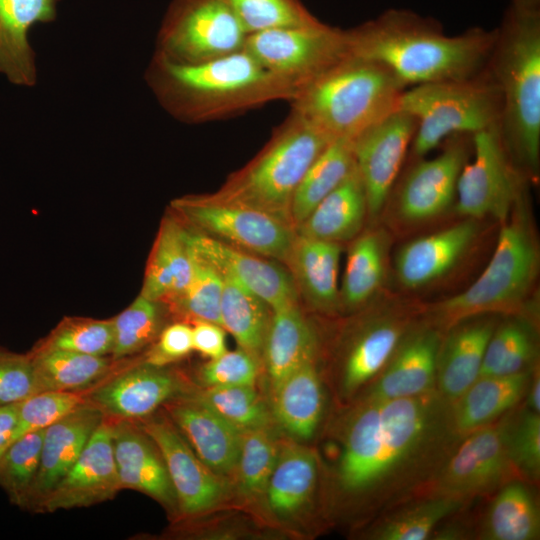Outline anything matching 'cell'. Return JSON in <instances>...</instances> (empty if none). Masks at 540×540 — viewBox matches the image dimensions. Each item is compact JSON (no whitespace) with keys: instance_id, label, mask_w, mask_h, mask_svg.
<instances>
[{"instance_id":"1","label":"cell","mask_w":540,"mask_h":540,"mask_svg":"<svg viewBox=\"0 0 540 540\" xmlns=\"http://www.w3.org/2000/svg\"><path fill=\"white\" fill-rule=\"evenodd\" d=\"M449 404L436 389L408 398L363 399L346 430L336 472L340 490L384 499L420 475L453 433Z\"/></svg>"},{"instance_id":"2","label":"cell","mask_w":540,"mask_h":540,"mask_svg":"<svg viewBox=\"0 0 540 540\" xmlns=\"http://www.w3.org/2000/svg\"><path fill=\"white\" fill-rule=\"evenodd\" d=\"M346 35L349 55L385 66L407 88L479 74L488 62L496 29L474 27L448 36L433 19L390 9L346 30Z\"/></svg>"},{"instance_id":"3","label":"cell","mask_w":540,"mask_h":540,"mask_svg":"<svg viewBox=\"0 0 540 540\" xmlns=\"http://www.w3.org/2000/svg\"><path fill=\"white\" fill-rule=\"evenodd\" d=\"M145 79L160 105L185 123L223 118L275 100L292 101L297 93L245 48L196 64L154 53Z\"/></svg>"},{"instance_id":"4","label":"cell","mask_w":540,"mask_h":540,"mask_svg":"<svg viewBox=\"0 0 540 540\" xmlns=\"http://www.w3.org/2000/svg\"><path fill=\"white\" fill-rule=\"evenodd\" d=\"M486 69L501 95L499 133L507 154L536 175L540 159V12L510 6L496 28Z\"/></svg>"},{"instance_id":"5","label":"cell","mask_w":540,"mask_h":540,"mask_svg":"<svg viewBox=\"0 0 540 540\" xmlns=\"http://www.w3.org/2000/svg\"><path fill=\"white\" fill-rule=\"evenodd\" d=\"M405 85L385 66L349 55L302 86L292 111L332 139H354L398 109Z\"/></svg>"},{"instance_id":"6","label":"cell","mask_w":540,"mask_h":540,"mask_svg":"<svg viewBox=\"0 0 540 540\" xmlns=\"http://www.w3.org/2000/svg\"><path fill=\"white\" fill-rule=\"evenodd\" d=\"M332 140L292 111L263 150L210 196L260 210L293 226L290 206L294 193Z\"/></svg>"},{"instance_id":"7","label":"cell","mask_w":540,"mask_h":540,"mask_svg":"<svg viewBox=\"0 0 540 540\" xmlns=\"http://www.w3.org/2000/svg\"><path fill=\"white\" fill-rule=\"evenodd\" d=\"M519 200L504 221L493 255L480 276L467 289L431 309L443 327L452 328L485 313L513 311L526 298L536 280L538 250Z\"/></svg>"},{"instance_id":"8","label":"cell","mask_w":540,"mask_h":540,"mask_svg":"<svg viewBox=\"0 0 540 540\" xmlns=\"http://www.w3.org/2000/svg\"><path fill=\"white\" fill-rule=\"evenodd\" d=\"M398 108L416 119L411 150L422 158L450 136L499 127L501 95L485 66L469 78L405 89Z\"/></svg>"},{"instance_id":"9","label":"cell","mask_w":540,"mask_h":540,"mask_svg":"<svg viewBox=\"0 0 540 540\" xmlns=\"http://www.w3.org/2000/svg\"><path fill=\"white\" fill-rule=\"evenodd\" d=\"M247 36L227 0H173L154 53L196 64L243 50Z\"/></svg>"},{"instance_id":"10","label":"cell","mask_w":540,"mask_h":540,"mask_svg":"<svg viewBox=\"0 0 540 540\" xmlns=\"http://www.w3.org/2000/svg\"><path fill=\"white\" fill-rule=\"evenodd\" d=\"M244 48L269 71L294 85L297 92L349 56L346 30L321 21L248 34Z\"/></svg>"},{"instance_id":"11","label":"cell","mask_w":540,"mask_h":540,"mask_svg":"<svg viewBox=\"0 0 540 540\" xmlns=\"http://www.w3.org/2000/svg\"><path fill=\"white\" fill-rule=\"evenodd\" d=\"M173 207L213 238L288 263L295 228L257 209L217 200L210 195L177 199Z\"/></svg>"},{"instance_id":"12","label":"cell","mask_w":540,"mask_h":540,"mask_svg":"<svg viewBox=\"0 0 540 540\" xmlns=\"http://www.w3.org/2000/svg\"><path fill=\"white\" fill-rule=\"evenodd\" d=\"M473 160L456 185V209L470 219L493 216L505 221L520 198V174L502 143L499 127L472 135Z\"/></svg>"},{"instance_id":"13","label":"cell","mask_w":540,"mask_h":540,"mask_svg":"<svg viewBox=\"0 0 540 540\" xmlns=\"http://www.w3.org/2000/svg\"><path fill=\"white\" fill-rule=\"evenodd\" d=\"M463 438L441 467L432 485V496L466 500L519 477L508 451L507 418Z\"/></svg>"},{"instance_id":"14","label":"cell","mask_w":540,"mask_h":540,"mask_svg":"<svg viewBox=\"0 0 540 540\" xmlns=\"http://www.w3.org/2000/svg\"><path fill=\"white\" fill-rule=\"evenodd\" d=\"M191 391L175 372L142 362L130 367H117L84 393L86 403L104 417L137 421Z\"/></svg>"},{"instance_id":"15","label":"cell","mask_w":540,"mask_h":540,"mask_svg":"<svg viewBox=\"0 0 540 540\" xmlns=\"http://www.w3.org/2000/svg\"><path fill=\"white\" fill-rule=\"evenodd\" d=\"M159 448L171 480L178 515L196 516L222 503L228 493L226 478L213 472L194 453L166 414L136 421Z\"/></svg>"},{"instance_id":"16","label":"cell","mask_w":540,"mask_h":540,"mask_svg":"<svg viewBox=\"0 0 540 540\" xmlns=\"http://www.w3.org/2000/svg\"><path fill=\"white\" fill-rule=\"evenodd\" d=\"M416 125L412 115L398 108L353 139L354 162L372 216L381 211L392 190Z\"/></svg>"},{"instance_id":"17","label":"cell","mask_w":540,"mask_h":540,"mask_svg":"<svg viewBox=\"0 0 540 540\" xmlns=\"http://www.w3.org/2000/svg\"><path fill=\"white\" fill-rule=\"evenodd\" d=\"M121 490L112 444V419L103 417L81 454L44 499L38 513L89 507Z\"/></svg>"},{"instance_id":"18","label":"cell","mask_w":540,"mask_h":540,"mask_svg":"<svg viewBox=\"0 0 540 540\" xmlns=\"http://www.w3.org/2000/svg\"><path fill=\"white\" fill-rule=\"evenodd\" d=\"M163 408L166 416L204 464L224 478L235 474L242 436L239 429L192 391L168 401Z\"/></svg>"},{"instance_id":"19","label":"cell","mask_w":540,"mask_h":540,"mask_svg":"<svg viewBox=\"0 0 540 540\" xmlns=\"http://www.w3.org/2000/svg\"><path fill=\"white\" fill-rule=\"evenodd\" d=\"M472 135L449 137L444 150L432 159H422L405 177L398 198L399 212L411 221L433 218L455 199L459 174L468 158L467 139Z\"/></svg>"},{"instance_id":"20","label":"cell","mask_w":540,"mask_h":540,"mask_svg":"<svg viewBox=\"0 0 540 540\" xmlns=\"http://www.w3.org/2000/svg\"><path fill=\"white\" fill-rule=\"evenodd\" d=\"M112 444L121 490L144 493L172 515H178L175 492L163 456L139 424L112 419Z\"/></svg>"},{"instance_id":"21","label":"cell","mask_w":540,"mask_h":540,"mask_svg":"<svg viewBox=\"0 0 540 540\" xmlns=\"http://www.w3.org/2000/svg\"><path fill=\"white\" fill-rule=\"evenodd\" d=\"M189 241L197 255L257 295L271 310L296 302L294 280L279 265L206 234L189 232Z\"/></svg>"},{"instance_id":"22","label":"cell","mask_w":540,"mask_h":540,"mask_svg":"<svg viewBox=\"0 0 540 540\" xmlns=\"http://www.w3.org/2000/svg\"><path fill=\"white\" fill-rule=\"evenodd\" d=\"M102 413L84 404L45 429L40 466L23 509L39 507L75 463L103 419Z\"/></svg>"},{"instance_id":"23","label":"cell","mask_w":540,"mask_h":540,"mask_svg":"<svg viewBox=\"0 0 540 540\" xmlns=\"http://www.w3.org/2000/svg\"><path fill=\"white\" fill-rule=\"evenodd\" d=\"M439 336L420 330L401 341L364 400L408 398L435 389Z\"/></svg>"},{"instance_id":"24","label":"cell","mask_w":540,"mask_h":540,"mask_svg":"<svg viewBox=\"0 0 540 540\" xmlns=\"http://www.w3.org/2000/svg\"><path fill=\"white\" fill-rule=\"evenodd\" d=\"M56 0H0V73L12 84L37 83L36 54L30 45V28L55 20Z\"/></svg>"},{"instance_id":"25","label":"cell","mask_w":540,"mask_h":540,"mask_svg":"<svg viewBox=\"0 0 540 540\" xmlns=\"http://www.w3.org/2000/svg\"><path fill=\"white\" fill-rule=\"evenodd\" d=\"M470 218L407 243L397 254L396 273L406 288H419L445 275L469 250L477 235Z\"/></svg>"},{"instance_id":"26","label":"cell","mask_w":540,"mask_h":540,"mask_svg":"<svg viewBox=\"0 0 540 540\" xmlns=\"http://www.w3.org/2000/svg\"><path fill=\"white\" fill-rule=\"evenodd\" d=\"M531 373L479 376L451 403L450 422L455 436L464 437L495 422L526 394Z\"/></svg>"},{"instance_id":"27","label":"cell","mask_w":540,"mask_h":540,"mask_svg":"<svg viewBox=\"0 0 540 540\" xmlns=\"http://www.w3.org/2000/svg\"><path fill=\"white\" fill-rule=\"evenodd\" d=\"M441 348L436 366L439 393L454 402L479 377L487 343L494 331L490 321L457 324Z\"/></svg>"},{"instance_id":"28","label":"cell","mask_w":540,"mask_h":540,"mask_svg":"<svg viewBox=\"0 0 540 540\" xmlns=\"http://www.w3.org/2000/svg\"><path fill=\"white\" fill-rule=\"evenodd\" d=\"M315 453L298 443H283L269 477L264 499L281 519L299 515L311 502L317 484Z\"/></svg>"},{"instance_id":"29","label":"cell","mask_w":540,"mask_h":540,"mask_svg":"<svg viewBox=\"0 0 540 540\" xmlns=\"http://www.w3.org/2000/svg\"><path fill=\"white\" fill-rule=\"evenodd\" d=\"M272 390V418L293 439H311L324 408L323 389L314 362L300 366Z\"/></svg>"},{"instance_id":"30","label":"cell","mask_w":540,"mask_h":540,"mask_svg":"<svg viewBox=\"0 0 540 540\" xmlns=\"http://www.w3.org/2000/svg\"><path fill=\"white\" fill-rule=\"evenodd\" d=\"M367 211L364 186L356 166L311 213L295 227L299 236L347 241L359 233Z\"/></svg>"},{"instance_id":"31","label":"cell","mask_w":540,"mask_h":540,"mask_svg":"<svg viewBox=\"0 0 540 540\" xmlns=\"http://www.w3.org/2000/svg\"><path fill=\"white\" fill-rule=\"evenodd\" d=\"M193 261L189 232L176 221L165 220L148 262L141 295L155 302L173 301L186 289Z\"/></svg>"},{"instance_id":"32","label":"cell","mask_w":540,"mask_h":540,"mask_svg":"<svg viewBox=\"0 0 540 540\" xmlns=\"http://www.w3.org/2000/svg\"><path fill=\"white\" fill-rule=\"evenodd\" d=\"M316 348L315 333L296 302L272 310L262 350L271 387L313 361Z\"/></svg>"},{"instance_id":"33","label":"cell","mask_w":540,"mask_h":540,"mask_svg":"<svg viewBox=\"0 0 540 540\" xmlns=\"http://www.w3.org/2000/svg\"><path fill=\"white\" fill-rule=\"evenodd\" d=\"M340 245L297 235L289 259L296 282L314 307L329 311L340 302Z\"/></svg>"},{"instance_id":"34","label":"cell","mask_w":540,"mask_h":540,"mask_svg":"<svg viewBox=\"0 0 540 540\" xmlns=\"http://www.w3.org/2000/svg\"><path fill=\"white\" fill-rule=\"evenodd\" d=\"M35 392L86 390L117 368L116 360L57 349L29 352Z\"/></svg>"},{"instance_id":"35","label":"cell","mask_w":540,"mask_h":540,"mask_svg":"<svg viewBox=\"0 0 540 540\" xmlns=\"http://www.w3.org/2000/svg\"><path fill=\"white\" fill-rule=\"evenodd\" d=\"M354 166L353 139H333L308 168L294 193L290 206L294 228L348 176Z\"/></svg>"},{"instance_id":"36","label":"cell","mask_w":540,"mask_h":540,"mask_svg":"<svg viewBox=\"0 0 540 540\" xmlns=\"http://www.w3.org/2000/svg\"><path fill=\"white\" fill-rule=\"evenodd\" d=\"M221 275L223 277L221 326L232 334L239 347L259 357L262 354L272 310L261 298L232 277L224 273Z\"/></svg>"},{"instance_id":"37","label":"cell","mask_w":540,"mask_h":540,"mask_svg":"<svg viewBox=\"0 0 540 540\" xmlns=\"http://www.w3.org/2000/svg\"><path fill=\"white\" fill-rule=\"evenodd\" d=\"M403 336L400 323L383 321L366 329L351 346L343 367L341 387L352 395L387 365Z\"/></svg>"},{"instance_id":"38","label":"cell","mask_w":540,"mask_h":540,"mask_svg":"<svg viewBox=\"0 0 540 540\" xmlns=\"http://www.w3.org/2000/svg\"><path fill=\"white\" fill-rule=\"evenodd\" d=\"M481 535L488 540L539 538V511L533 496L522 483L504 484L489 507Z\"/></svg>"},{"instance_id":"39","label":"cell","mask_w":540,"mask_h":540,"mask_svg":"<svg viewBox=\"0 0 540 540\" xmlns=\"http://www.w3.org/2000/svg\"><path fill=\"white\" fill-rule=\"evenodd\" d=\"M384 240L365 233L355 240L346 260L340 301L355 308L368 301L380 287L385 271Z\"/></svg>"},{"instance_id":"40","label":"cell","mask_w":540,"mask_h":540,"mask_svg":"<svg viewBox=\"0 0 540 540\" xmlns=\"http://www.w3.org/2000/svg\"><path fill=\"white\" fill-rule=\"evenodd\" d=\"M466 500L431 496L383 520L372 532L377 540H424L441 520L460 509Z\"/></svg>"},{"instance_id":"41","label":"cell","mask_w":540,"mask_h":540,"mask_svg":"<svg viewBox=\"0 0 540 540\" xmlns=\"http://www.w3.org/2000/svg\"><path fill=\"white\" fill-rule=\"evenodd\" d=\"M279 448L270 427L242 432L235 474L238 491L245 498H264Z\"/></svg>"},{"instance_id":"42","label":"cell","mask_w":540,"mask_h":540,"mask_svg":"<svg viewBox=\"0 0 540 540\" xmlns=\"http://www.w3.org/2000/svg\"><path fill=\"white\" fill-rule=\"evenodd\" d=\"M44 432L42 429L22 435L0 456V488L11 504L21 509L40 466Z\"/></svg>"},{"instance_id":"43","label":"cell","mask_w":540,"mask_h":540,"mask_svg":"<svg viewBox=\"0 0 540 540\" xmlns=\"http://www.w3.org/2000/svg\"><path fill=\"white\" fill-rule=\"evenodd\" d=\"M194 394L241 432L270 425L272 416L254 385L207 387Z\"/></svg>"},{"instance_id":"44","label":"cell","mask_w":540,"mask_h":540,"mask_svg":"<svg viewBox=\"0 0 540 540\" xmlns=\"http://www.w3.org/2000/svg\"><path fill=\"white\" fill-rule=\"evenodd\" d=\"M535 348L528 328L508 321L494 329L485 349L479 376L512 375L527 370Z\"/></svg>"},{"instance_id":"45","label":"cell","mask_w":540,"mask_h":540,"mask_svg":"<svg viewBox=\"0 0 540 540\" xmlns=\"http://www.w3.org/2000/svg\"><path fill=\"white\" fill-rule=\"evenodd\" d=\"M247 34L320 22L301 0H227Z\"/></svg>"},{"instance_id":"46","label":"cell","mask_w":540,"mask_h":540,"mask_svg":"<svg viewBox=\"0 0 540 540\" xmlns=\"http://www.w3.org/2000/svg\"><path fill=\"white\" fill-rule=\"evenodd\" d=\"M193 253L191 279L183 293L173 302L183 315L194 322L207 321L221 325L223 277L211 263L197 255L194 250Z\"/></svg>"},{"instance_id":"47","label":"cell","mask_w":540,"mask_h":540,"mask_svg":"<svg viewBox=\"0 0 540 540\" xmlns=\"http://www.w3.org/2000/svg\"><path fill=\"white\" fill-rule=\"evenodd\" d=\"M113 320L111 358L119 361L152 342L160 333L161 318L155 301L138 296Z\"/></svg>"},{"instance_id":"48","label":"cell","mask_w":540,"mask_h":540,"mask_svg":"<svg viewBox=\"0 0 540 540\" xmlns=\"http://www.w3.org/2000/svg\"><path fill=\"white\" fill-rule=\"evenodd\" d=\"M113 343L112 319H69L62 322L44 342L35 348L107 356L112 352Z\"/></svg>"},{"instance_id":"49","label":"cell","mask_w":540,"mask_h":540,"mask_svg":"<svg viewBox=\"0 0 540 540\" xmlns=\"http://www.w3.org/2000/svg\"><path fill=\"white\" fill-rule=\"evenodd\" d=\"M86 404L82 391H47L19 403V418L10 444L22 435L46 429L76 408Z\"/></svg>"},{"instance_id":"50","label":"cell","mask_w":540,"mask_h":540,"mask_svg":"<svg viewBox=\"0 0 540 540\" xmlns=\"http://www.w3.org/2000/svg\"><path fill=\"white\" fill-rule=\"evenodd\" d=\"M507 444L519 475L537 480L540 473V416L529 409L513 423L507 419Z\"/></svg>"},{"instance_id":"51","label":"cell","mask_w":540,"mask_h":540,"mask_svg":"<svg viewBox=\"0 0 540 540\" xmlns=\"http://www.w3.org/2000/svg\"><path fill=\"white\" fill-rule=\"evenodd\" d=\"M258 374V357L239 347L205 363L199 369L198 380L204 388L255 385Z\"/></svg>"},{"instance_id":"52","label":"cell","mask_w":540,"mask_h":540,"mask_svg":"<svg viewBox=\"0 0 540 540\" xmlns=\"http://www.w3.org/2000/svg\"><path fill=\"white\" fill-rule=\"evenodd\" d=\"M36 394L29 353L0 350V406L21 402Z\"/></svg>"},{"instance_id":"53","label":"cell","mask_w":540,"mask_h":540,"mask_svg":"<svg viewBox=\"0 0 540 540\" xmlns=\"http://www.w3.org/2000/svg\"><path fill=\"white\" fill-rule=\"evenodd\" d=\"M192 350V327L178 322L159 333L156 344L149 350L143 362L165 367L187 356Z\"/></svg>"},{"instance_id":"54","label":"cell","mask_w":540,"mask_h":540,"mask_svg":"<svg viewBox=\"0 0 540 540\" xmlns=\"http://www.w3.org/2000/svg\"><path fill=\"white\" fill-rule=\"evenodd\" d=\"M193 350L209 359H215L227 351L224 328L216 323L197 321L192 327Z\"/></svg>"},{"instance_id":"55","label":"cell","mask_w":540,"mask_h":540,"mask_svg":"<svg viewBox=\"0 0 540 540\" xmlns=\"http://www.w3.org/2000/svg\"><path fill=\"white\" fill-rule=\"evenodd\" d=\"M19 403L0 406V456L10 445L19 418Z\"/></svg>"},{"instance_id":"56","label":"cell","mask_w":540,"mask_h":540,"mask_svg":"<svg viewBox=\"0 0 540 540\" xmlns=\"http://www.w3.org/2000/svg\"><path fill=\"white\" fill-rule=\"evenodd\" d=\"M527 405L528 409L539 413L540 411V380L539 373H535L530 377L529 384L527 387Z\"/></svg>"},{"instance_id":"57","label":"cell","mask_w":540,"mask_h":540,"mask_svg":"<svg viewBox=\"0 0 540 540\" xmlns=\"http://www.w3.org/2000/svg\"><path fill=\"white\" fill-rule=\"evenodd\" d=\"M511 6L529 12H540V0H512Z\"/></svg>"}]
</instances>
